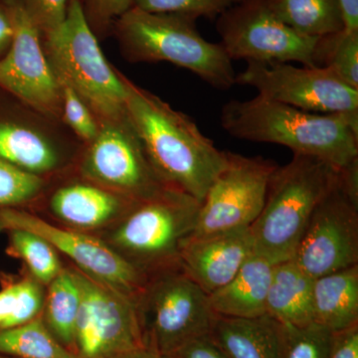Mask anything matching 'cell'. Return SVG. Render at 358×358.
<instances>
[{"mask_svg": "<svg viewBox=\"0 0 358 358\" xmlns=\"http://www.w3.org/2000/svg\"><path fill=\"white\" fill-rule=\"evenodd\" d=\"M242 0H134V7L154 13H176L215 20Z\"/></svg>", "mask_w": 358, "mask_h": 358, "instance_id": "30", "label": "cell"}, {"mask_svg": "<svg viewBox=\"0 0 358 358\" xmlns=\"http://www.w3.org/2000/svg\"><path fill=\"white\" fill-rule=\"evenodd\" d=\"M275 264L254 253L229 282L210 294L214 313L230 317H256L267 313L266 301Z\"/></svg>", "mask_w": 358, "mask_h": 358, "instance_id": "18", "label": "cell"}, {"mask_svg": "<svg viewBox=\"0 0 358 358\" xmlns=\"http://www.w3.org/2000/svg\"><path fill=\"white\" fill-rule=\"evenodd\" d=\"M136 202L98 185L74 183L59 188L52 195L50 207L64 222L80 228H95Z\"/></svg>", "mask_w": 358, "mask_h": 358, "instance_id": "19", "label": "cell"}, {"mask_svg": "<svg viewBox=\"0 0 358 358\" xmlns=\"http://www.w3.org/2000/svg\"><path fill=\"white\" fill-rule=\"evenodd\" d=\"M17 299L13 312L0 326V329H11L31 322L43 305V294L38 284L32 281L18 282Z\"/></svg>", "mask_w": 358, "mask_h": 358, "instance_id": "33", "label": "cell"}, {"mask_svg": "<svg viewBox=\"0 0 358 358\" xmlns=\"http://www.w3.org/2000/svg\"><path fill=\"white\" fill-rule=\"evenodd\" d=\"M22 2L42 37L55 32L67 15L68 0H22Z\"/></svg>", "mask_w": 358, "mask_h": 358, "instance_id": "34", "label": "cell"}, {"mask_svg": "<svg viewBox=\"0 0 358 358\" xmlns=\"http://www.w3.org/2000/svg\"><path fill=\"white\" fill-rule=\"evenodd\" d=\"M313 280L293 259L275 264L266 301L268 315L282 324L313 322Z\"/></svg>", "mask_w": 358, "mask_h": 358, "instance_id": "21", "label": "cell"}, {"mask_svg": "<svg viewBox=\"0 0 358 358\" xmlns=\"http://www.w3.org/2000/svg\"><path fill=\"white\" fill-rule=\"evenodd\" d=\"M58 80L62 98V120L76 136L87 143L95 140L100 124L86 103L69 85Z\"/></svg>", "mask_w": 358, "mask_h": 358, "instance_id": "31", "label": "cell"}, {"mask_svg": "<svg viewBox=\"0 0 358 358\" xmlns=\"http://www.w3.org/2000/svg\"><path fill=\"white\" fill-rule=\"evenodd\" d=\"M112 31L129 62L171 63L218 90L236 84L232 60L222 44L204 39L196 20L190 16L147 13L131 7L115 21Z\"/></svg>", "mask_w": 358, "mask_h": 358, "instance_id": "3", "label": "cell"}, {"mask_svg": "<svg viewBox=\"0 0 358 358\" xmlns=\"http://www.w3.org/2000/svg\"><path fill=\"white\" fill-rule=\"evenodd\" d=\"M42 44L57 79L76 92L99 124L128 117L127 77L103 55L85 16L83 0H68L64 22L42 37Z\"/></svg>", "mask_w": 358, "mask_h": 358, "instance_id": "5", "label": "cell"}, {"mask_svg": "<svg viewBox=\"0 0 358 358\" xmlns=\"http://www.w3.org/2000/svg\"><path fill=\"white\" fill-rule=\"evenodd\" d=\"M221 44L228 56L247 62H298L319 67V38L306 36L285 24L268 0H242L217 18Z\"/></svg>", "mask_w": 358, "mask_h": 358, "instance_id": "9", "label": "cell"}, {"mask_svg": "<svg viewBox=\"0 0 358 358\" xmlns=\"http://www.w3.org/2000/svg\"><path fill=\"white\" fill-rule=\"evenodd\" d=\"M313 320L333 333L358 324V265L313 280Z\"/></svg>", "mask_w": 358, "mask_h": 358, "instance_id": "20", "label": "cell"}, {"mask_svg": "<svg viewBox=\"0 0 358 358\" xmlns=\"http://www.w3.org/2000/svg\"><path fill=\"white\" fill-rule=\"evenodd\" d=\"M136 305L143 345L162 357L208 336L216 317L208 294L182 268L148 278Z\"/></svg>", "mask_w": 358, "mask_h": 358, "instance_id": "7", "label": "cell"}, {"mask_svg": "<svg viewBox=\"0 0 358 358\" xmlns=\"http://www.w3.org/2000/svg\"><path fill=\"white\" fill-rule=\"evenodd\" d=\"M208 336L226 358H281L282 324L268 313L256 317L216 315Z\"/></svg>", "mask_w": 358, "mask_h": 358, "instance_id": "17", "label": "cell"}, {"mask_svg": "<svg viewBox=\"0 0 358 358\" xmlns=\"http://www.w3.org/2000/svg\"><path fill=\"white\" fill-rule=\"evenodd\" d=\"M11 245L32 275L43 284H50L63 270L56 250L46 240L25 230L10 231Z\"/></svg>", "mask_w": 358, "mask_h": 358, "instance_id": "27", "label": "cell"}, {"mask_svg": "<svg viewBox=\"0 0 358 358\" xmlns=\"http://www.w3.org/2000/svg\"><path fill=\"white\" fill-rule=\"evenodd\" d=\"M13 24V39L0 59V88L47 119L62 120L60 85L52 69L39 28L22 0H3Z\"/></svg>", "mask_w": 358, "mask_h": 358, "instance_id": "13", "label": "cell"}, {"mask_svg": "<svg viewBox=\"0 0 358 358\" xmlns=\"http://www.w3.org/2000/svg\"><path fill=\"white\" fill-rule=\"evenodd\" d=\"M81 169L89 180L134 201L152 199L169 187L148 160L129 115L100 122L95 140L88 143Z\"/></svg>", "mask_w": 358, "mask_h": 358, "instance_id": "10", "label": "cell"}, {"mask_svg": "<svg viewBox=\"0 0 358 358\" xmlns=\"http://www.w3.org/2000/svg\"><path fill=\"white\" fill-rule=\"evenodd\" d=\"M221 126L240 140L275 143L345 169L358 162V117L317 114L261 96L223 106Z\"/></svg>", "mask_w": 358, "mask_h": 358, "instance_id": "2", "label": "cell"}, {"mask_svg": "<svg viewBox=\"0 0 358 358\" xmlns=\"http://www.w3.org/2000/svg\"><path fill=\"white\" fill-rule=\"evenodd\" d=\"M25 230L46 240L56 251L70 258L89 277L126 294L138 303L148 277L128 259L107 244L83 233L62 229L17 209H0V230Z\"/></svg>", "mask_w": 358, "mask_h": 358, "instance_id": "15", "label": "cell"}, {"mask_svg": "<svg viewBox=\"0 0 358 358\" xmlns=\"http://www.w3.org/2000/svg\"><path fill=\"white\" fill-rule=\"evenodd\" d=\"M235 81L256 89L263 98L306 112L358 117V89L327 68L251 61Z\"/></svg>", "mask_w": 358, "mask_h": 358, "instance_id": "11", "label": "cell"}, {"mask_svg": "<svg viewBox=\"0 0 358 358\" xmlns=\"http://www.w3.org/2000/svg\"><path fill=\"white\" fill-rule=\"evenodd\" d=\"M117 358H164L162 355L147 348H136Z\"/></svg>", "mask_w": 358, "mask_h": 358, "instance_id": "40", "label": "cell"}, {"mask_svg": "<svg viewBox=\"0 0 358 358\" xmlns=\"http://www.w3.org/2000/svg\"><path fill=\"white\" fill-rule=\"evenodd\" d=\"M0 353L20 358H75L39 320L0 329Z\"/></svg>", "mask_w": 358, "mask_h": 358, "instance_id": "25", "label": "cell"}, {"mask_svg": "<svg viewBox=\"0 0 358 358\" xmlns=\"http://www.w3.org/2000/svg\"><path fill=\"white\" fill-rule=\"evenodd\" d=\"M341 171L324 160L299 154L278 166L262 211L250 226L255 254L274 264L293 258L313 212L338 183Z\"/></svg>", "mask_w": 358, "mask_h": 358, "instance_id": "4", "label": "cell"}, {"mask_svg": "<svg viewBox=\"0 0 358 358\" xmlns=\"http://www.w3.org/2000/svg\"><path fill=\"white\" fill-rule=\"evenodd\" d=\"M164 358H226L209 336L194 339Z\"/></svg>", "mask_w": 358, "mask_h": 358, "instance_id": "35", "label": "cell"}, {"mask_svg": "<svg viewBox=\"0 0 358 358\" xmlns=\"http://www.w3.org/2000/svg\"><path fill=\"white\" fill-rule=\"evenodd\" d=\"M200 202L173 186L136 202L115 230V245L148 278L180 268L181 245L194 230Z\"/></svg>", "mask_w": 358, "mask_h": 358, "instance_id": "6", "label": "cell"}, {"mask_svg": "<svg viewBox=\"0 0 358 358\" xmlns=\"http://www.w3.org/2000/svg\"><path fill=\"white\" fill-rule=\"evenodd\" d=\"M82 300L74 343L82 358H117L145 348L138 305L133 299L77 272Z\"/></svg>", "mask_w": 358, "mask_h": 358, "instance_id": "14", "label": "cell"}, {"mask_svg": "<svg viewBox=\"0 0 358 358\" xmlns=\"http://www.w3.org/2000/svg\"><path fill=\"white\" fill-rule=\"evenodd\" d=\"M0 159L41 176L57 169L60 152L48 134L39 129L0 117Z\"/></svg>", "mask_w": 358, "mask_h": 358, "instance_id": "22", "label": "cell"}, {"mask_svg": "<svg viewBox=\"0 0 358 358\" xmlns=\"http://www.w3.org/2000/svg\"><path fill=\"white\" fill-rule=\"evenodd\" d=\"M275 15L296 32L327 36L345 29L338 0H268Z\"/></svg>", "mask_w": 358, "mask_h": 358, "instance_id": "23", "label": "cell"}, {"mask_svg": "<svg viewBox=\"0 0 358 358\" xmlns=\"http://www.w3.org/2000/svg\"><path fill=\"white\" fill-rule=\"evenodd\" d=\"M81 300V287L76 273L61 271L50 282L45 315L52 333L63 343H74L75 326Z\"/></svg>", "mask_w": 358, "mask_h": 358, "instance_id": "24", "label": "cell"}, {"mask_svg": "<svg viewBox=\"0 0 358 358\" xmlns=\"http://www.w3.org/2000/svg\"><path fill=\"white\" fill-rule=\"evenodd\" d=\"M43 178L0 159V208L24 203L43 188Z\"/></svg>", "mask_w": 358, "mask_h": 358, "instance_id": "29", "label": "cell"}, {"mask_svg": "<svg viewBox=\"0 0 358 358\" xmlns=\"http://www.w3.org/2000/svg\"><path fill=\"white\" fill-rule=\"evenodd\" d=\"M345 29L358 31V0H338Z\"/></svg>", "mask_w": 358, "mask_h": 358, "instance_id": "39", "label": "cell"}, {"mask_svg": "<svg viewBox=\"0 0 358 358\" xmlns=\"http://www.w3.org/2000/svg\"><path fill=\"white\" fill-rule=\"evenodd\" d=\"M13 39V24L6 2L0 0V59L8 52Z\"/></svg>", "mask_w": 358, "mask_h": 358, "instance_id": "37", "label": "cell"}, {"mask_svg": "<svg viewBox=\"0 0 358 358\" xmlns=\"http://www.w3.org/2000/svg\"><path fill=\"white\" fill-rule=\"evenodd\" d=\"M254 253L250 227L242 228L186 238L181 245L180 263L185 274L210 294L229 282Z\"/></svg>", "mask_w": 358, "mask_h": 358, "instance_id": "16", "label": "cell"}, {"mask_svg": "<svg viewBox=\"0 0 358 358\" xmlns=\"http://www.w3.org/2000/svg\"><path fill=\"white\" fill-rule=\"evenodd\" d=\"M84 13L96 36L112 31L113 24L134 7V0H83Z\"/></svg>", "mask_w": 358, "mask_h": 358, "instance_id": "32", "label": "cell"}, {"mask_svg": "<svg viewBox=\"0 0 358 358\" xmlns=\"http://www.w3.org/2000/svg\"><path fill=\"white\" fill-rule=\"evenodd\" d=\"M278 164L262 157L228 152V164L200 204L190 238L249 228L262 211L268 182Z\"/></svg>", "mask_w": 358, "mask_h": 358, "instance_id": "12", "label": "cell"}, {"mask_svg": "<svg viewBox=\"0 0 358 358\" xmlns=\"http://www.w3.org/2000/svg\"><path fill=\"white\" fill-rule=\"evenodd\" d=\"M334 333L317 322L282 324L281 358H329Z\"/></svg>", "mask_w": 358, "mask_h": 358, "instance_id": "28", "label": "cell"}, {"mask_svg": "<svg viewBox=\"0 0 358 358\" xmlns=\"http://www.w3.org/2000/svg\"><path fill=\"white\" fill-rule=\"evenodd\" d=\"M329 358H358V324L334 333Z\"/></svg>", "mask_w": 358, "mask_h": 358, "instance_id": "36", "label": "cell"}, {"mask_svg": "<svg viewBox=\"0 0 358 358\" xmlns=\"http://www.w3.org/2000/svg\"><path fill=\"white\" fill-rule=\"evenodd\" d=\"M127 110L148 159L167 185L201 203L228 164V152L218 150L192 117L174 110L127 78Z\"/></svg>", "mask_w": 358, "mask_h": 358, "instance_id": "1", "label": "cell"}, {"mask_svg": "<svg viewBox=\"0 0 358 358\" xmlns=\"http://www.w3.org/2000/svg\"><path fill=\"white\" fill-rule=\"evenodd\" d=\"M292 259L313 279L358 265V162L341 169Z\"/></svg>", "mask_w": 358, "mask_h": 358, "instance_id": "8", "label": "cell"}, {"mask_svg": "<svg viewBox=\"0 0 358 358\" xmlns=\"http://www.w3.org/2000/svg\"><path fill=\"white\" fill-rule=\"evenodd\" d=\"M317 60L352 88L358 89V31L343 29L320 37Z\"/></svg>", "mask_w": 358, "mask_h": 358, "instance_id": "26", "label": "cell"}, {"mask_svg": "<svg viewBox=\"0 0 358 358\" xmlns=\"http://www.w3.org/2000/svg\"><path fill=\"white\" fill-rule=\"evenodd\" d=\"M20 285L15 284L0 292V326L11 315L15 308Z\"/></svg>", "mask_w": 358, "mask_h": 358, "instance_id": "38", "label": "cell"}]
</instances>
